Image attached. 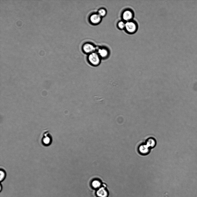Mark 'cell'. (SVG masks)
Instances as JSON below:
<instances>
[{"label": "cell", "mask_w": 197, "mask_h": 197, "mask_svg": "<svg viewBox=\"0 0 197 197\" xmlns=\"http://www.w3.org/2000/svg\"><path fill=\"white\" fill-rule=\"evenodd\" d=\"M145 144L151 149L155 146L156 145V141L154 138H150L147 139Z\"/></svg>", "instance_id": "8"}, {"label": "cell", "mask_w": 197, "mask_h": 197, "mask_svg": "<svg viewBox=\"0 0 197 197\" xmlns=\"http://www.w3.org/2000/svg\"><path fill=\"white\" fill-rule=\"evenodd\" d=\"M100 182L97 180L93 181L92 183V186L95 188H99L101 186Z\"/></svg>", "instance_id": "12"}, {"label": "cell", "mask_w": 197, "mask_h": 197, "mask_svg": "<svg viewBox=\"0 0 197 197\" xmlns=\"http://www.w3.org/2000/svg\"><path fill=\"white\" fill-rule=\"evenodd\" d=\"M84 51L87 53H92L96 49L94 46L90 43H86L85 44L83 47Z\"/></svg>", "instance_id": "6"}, {"label": "cell", "mask_w": 197, "mask_h": 197, "mask_svg": "<svg viewBox=\"0 0 197 197\" xmlns=\"http://www.w3.org/2000/svg\"><path fill=\"white\" fill-rule=\"evenodd\" d=\"M88 61L93 66H97L100 62V58L98 54L93 52L88 56Z\"/></svg>", "instance_id": "2"}, {"label": "cell", "mask_w": 197, "mask_h": 197, "mask_svg": "<svg viewBox=\"0 0 197 197\" xmlns=\"http://www.w3.org/2000/svg\"><path fill=\"white\" fill-rule=\"evenodd\" d=\"M98 55L102 58L106 57L108 55V51L105 49H100L98 50Z\"/></svg>", "instance_id": "10"}, {"label": "cell", "mask_w": 197, "mask_h": 197, "mask_svg": "<svg viewBox=\"0 0 197 197\" xmlns=\"http://www.w3.org/2000/svg\"><path fill=\"white\" fill-rule=\"evenodd\" d=\"M125 28L128 32L133 33L136 31L137 28L135 23L133 22L130 21L126 23Z\"/></svg>", "instance_id": "3"}, {"label": "cell", "mask_w": 197, "mask_h": 197, "mask_svg": "<svg viewBox=\"0 0 197 197\" xmlns=\"http://www.w3.org/2000/svg\"><path fill=\"white\" fill-rule=\"evenodd\" d=\"M108 193L104 187L100 188L97 191V194L99 197H107Z\"/></svg>", "instance_id": "9"}, {"label": "cell", "mask_w": 197, "mask_h": 197, "mask_svg": "<svg viewBox=\"0 0 197 197\" xmlns=\"http://www.w3.org/2000/svg\"><path fill=\"white\" fill-rule=\"evenodd\" d=\"M91 22L94 24H97L99 23L101 20V16L98 14H94L90 17Z\"/></svg>", "instance_id": "7"}, {"label": "cell", "mask_w": 197, "mask_h": 197, "mask_svg": "<svg viewBox=\"0 0 197 197\" xmlns=\"http://www.w3.org/2000/svg\"><path fill=\"white\" fill-rule=\"evenodd\" d=\"M122 17L124 20L129 22L133 18V14L131 11L127 10L123 12Z\"/></svg>", "instance_id": "5"}, {"label": "cell", "mask_w": 197, "mask_h": 197, "mask_svg": "<svg viewBox=\"0 0 197 197\" xmlns=\"http://www.w3.org/2000/svg\"><path fill=\"white\" fill-rule=\"evenodd\" d=\"M2 188L3 187L2 186V185H1V186H0V191H1Z\"/></svg>", "instance_id": "15"}, {"label": "cell", "mask_w": 197, "mask_h": 197, "mask_svg": "<svg viewBox=\"0 0 197 197\" xmlns=\"http://www.w3.org/2000/svg\"><path fill=\"white\" fill-rule=\"evenodd\" d=\"M106 11L104 9H100L98 11V14L101 17L104 16L106 14Z\"/></svg>", "instance_id": "13"}, {"label": "cell", "mask_w": 197, "mask_h": 197, "mask_svg": "<svg viewBox=\"0 0 197 197\" xmlns=\"http://www.w3.org/2000/svg\"><path fill=\"white\" fill-rule=\"evenodd\" d=\"M150 149L145 144L140 145L138 148V151L140 154L142 155L148 154L150 152Z\"/></svg>", "instance_id": "4"}, {"label": "cell", "mask_w": 197, "mask_h": 197, "mask_svg": "<svg viewBox=\"0 0 197 197\" xmlns=\"http://www.w3.org/2000/svg\"><path fill=\"white\" fill-rule=\"evenodd\" d=\"M6 176L5 171L3 169H1L0 170V181L1 182L3 181L6 178Z\"/></svg>", "instance_id": "11"}, {"label": "cell", "mask_w": 197, "mask_h": 197, "mask_svg": "<svg viewBox=\"0 0 197 197\" xmlns=\"http://www.w3.org/2000/svg\"><path fill=\"white\" fill-rule=\"evenodd\" d=\"M41 139L42 144L44 146H48L51 144L52 138L48 131H44L41 135Z\"/></svg>", "instance_id": "1"}, {"label": "cell", "mask_w": 197, "mask_h": 197, "mask_svg": "<svg viewBox=\"0 0 197 197\" xmlns=\"http://www.w3.org/2000/svg\"><path fill=\"white\" fill-rule=\"evenodd\" d=\"M125 25L126 23L123 21H121L118 23V26L120 28L122 29L125 28Z\"/></svg>", "instance_id": "14"}]
</instances>
